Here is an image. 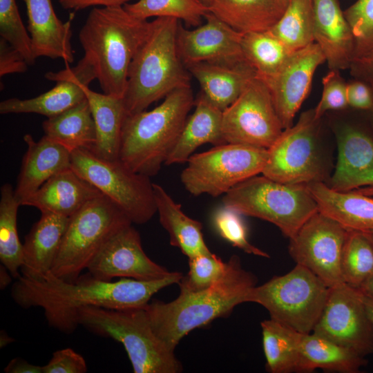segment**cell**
Segmentation results:
<instances>
[{"label":"cell","instance_id":"obj_21","mask_svg":"<svg viewBox=\"0 0 373 373\" xmlns=\"http://www.w3.org/2000/svg\"><path fill=\"white\" fill-rule=\"evenodd\" d=\"M314 42L329 70L349 69L354 58V37L338 0H312Z\"/></svg>","mask_w":373,"mask_h":373},{"label":"cell","instance_id":"obj_49","mask_svg":"<svg viewBox=\"0 0 373 373\" xmlns=\"http://www.w3.org/2000/svg\"><path fill=\"white\" fill-rule=\"evenodd\" d=\"M131 0H59L65 10H80L89 7H117L124 6Z\"/></svg>","mask_w":373,"mask_h":373},{"label":"cell","instance_id":"obj_41","mask_svg":"<svg viewBox=\"0 0 373 373\" xmlns=\"http://www.w3.org/2000/svg\"><path fill=\"white\" fill-rule=\"evenodd\" d=\"M0 36L19 50L28 65L37 57L32 40L21 20L16 0H0Z\"/></svg>","mask_w":373,"mask_h":373},{"label":"cell","instance_id":"obj_22","mask_svg":"<svg viewBox=\"0 0 373 373\" xmlns=\"http://www.w3.org/2000/svg\"><path fill=\"white\" fill-rule=\"evenodd\" d=\"M28 15V31L37 58L61 59L72 63L74 51L71 45V22L63 23L56 15L51 0H23Z\"/></svg>","mask_w":373,"mask_h":373},{"label":"cell","instance_id":"obj_43","mask_svg":"<svg viewBox=\"0 0 373 373\" xmlns=\"http://www.w3.org/2000/svg\"><path fill=\"white\" fill-rule=\"evenodd\" d=\"M354 41V58L373 49V0H356L344 11Z\"/></svg>","mask_w":373,"mask_h":373},{"label":"cell","instance_id":"obj_9","mask_svg":"<svg viewBox=\"0 0 373 373\" xmlns=\"http://www.w3.org/2000/svg\"><path fill=\"white\" fill-rule=\"evenodd\" d=\"M329 290L310 270L296 264L288 273L251 288L245 303L260 305L268 311L270 318L308 334L321 315Z\"/></svg>","mask_w":373,"mask_h":373},{"label":"cell","instance_id":"obj_18","mask_svg":"<svg viewBox=\"0 0 373 373\" xmlns=\"http://www.w3.org/2000/svg\"><path fill=\"white\" fill-rule=\"evenodd\" d=\"M204 20L193 30L186 29L181 21L179 22L177 46L186 68L199 63L233 66L246 61L241 47L243 34L209 11Z\"/></svg>","mask_w":373,"mask_h":373},{"label":"cell","instance_id":"obj_14","mask_svg":"<svg viewBox=\"0 0 373 373\" xmlns=\"http://www.w3.org/2000/svg\"><path fill=\"white\" fill-rule=\"evenodd\" d=\"M312 332L361 356L373 354V324L361 291L346 283L330 288Z\"/></svg>","mask_w":373,"mask_h":373},{"label":"cell","instance_id":"obj_16","mask_svg":"<svg viewBox=\"0 0 373 373\" xmlns=\"http://www.w3.org/2000/svg\"><path fill=\"white\" fill-rule=\"evenodd\" d=\"M94 278L112 281L115 278L151 281L172 274L144 252L141 238L132 224L113 233L91 260L87 269Z\"/></svg>","mask_w":373,"mask_h":373},{"label":"cell","instance_id":"obj_58","mask_svg":"<svg viewBox=\"0 0 373 373\" xmlns=\"http://www.w3.org/2000/svg\"><path fill=\"white\" fill-rule=\"evenodd\" d=\"M373 242V229L365 232Z\"/></svg>","mask_w":373,"mask_h":373},{"label":"cell","instance_id":"obj_23","mask_svg":"<svg viewBox=\"0 0 373 373\" xmlns=\"http://www.w3.org/2000/svg\"><path fill=\"white\" fill-rule=\"evenodd\" d=\"M23 140L28 148L15 189L20 203L53 175L71 169V153L59 143L46 135L36 142L30 134Z\"/></svg>","mask_w":373,"mask_h":373},{"label":"cell","instance_id":"obj_10","mask_svg":"<svg viewBox=\"0 0 373 373\" xmlns=\"http://www.w3.org/2000/svg\"><path fill=\"white\" fill-rule=\"evenodd\" d=\"M71 169L111 199L132 223L144 224L157 213L153 183L119 159L107 160L88 149L71 153Z\"/></svg>","mask_w":373,"mask_h":373},{"label":"cell","instance_id":"obj_38","mask_svg":"<svg viewBox=\"0 0 373 373\" xmlns=\"http://www.w3.org/2000/svg\"><path fill=\"white\" fill-rule=\"evenodd\" d=\"M124 8L142 20L151 17H171L193 27L200 26L209 12L208 6L200 0H138L125 4Z\"/></svg>","mask_w":373,"mask_h":373},{"label":"cell","instance_id":"obj_48","mask_svg":"<svg viewBox=\"0 0 373 373\" xmlns=\"http://www.w3.org/2000/svg\"><path fill=\"white\" fill-rule=\"evenodd\" d=\"M349 69L354 79L365 83L373 92V49L354 59Z\"/></svg>","mask_w":373,"mask_h":373},{"label":"cell","instance_id":"obj_39","mask_svg":"<svg viewBox=\"0 0 373 373\" xmlns=\"http://www.w3.org/2000/svg\"><path fill=\"white\" fill-rule=\"evenodd\" d=\"M341 269L343 282L356 288L373 274V242L365 232L348 231Z\"/></svg>","mask_w":373,"mask_h":373},{"label":"cell","instance_id":"obj_8","mask_svg":"<svg viewBox=\"0 0 373 373\" xmlns=\"http://www.w3.org/2000/svg\"><path fill=\"white\" fill-rule=\"evenodd\" d=\"M131 224L111 199L103 193L95 197L69 218L50 272L62 280L75 281L108 238Z\"/></svg>","mask_w":373,"mask_h":373},{"label":"cell","instance_id":"obj_30","mask_svg":"<svg viewBox=\"0 0 373 373\" xmlns=\"http://www.w3.org/2000/svg\"><path fill=\"white\" fill-rule=\"evenodd\" d=\"M153 185L160 222L169 236L170 244L188 258L211 252L204 240L202 223L187 216L162 186Z\"/></svg>","mask_w":373,"mask_h":373},{"label":"cell","instance_id":"obj_40","mask_svg":"<svg viewBox=\"0 0 373 373\" xmlns=\"http://www.w3.org/2000/svg\"><path fill=\"white\" fill-rule=\"evenodd\" d=\"M189 271L178 283L180 293L200 291L211 287L224 274L227 262L211 252L189 258Z\"/></svg>","mask_w":373,"mask_h":373},{"label":"cell","instance_id":"obj_44","mask_svg":"<svg viewBox=\"0 0 373 373\" xmlns=\"http://www.w3.org/2000/svg\"><path fill=\"white\" fill-rule=\"evenodd\" d=\"M323 93L321 98L314 108L316 119H321L329 111L346 108L347 82L340 75V70H329L322 79Z\"/></svg>","mask_w":373,"mask_h":373},{"label":"cell","instance_id":"obj_36","mask_svg":"<svg viewBox=\"0 0 373 373\" xmlns=\"http://www.w3.org/2000/svg\"><path fill=\"white\" fill-rule=\"evenodd\" d=\"M21 206L10 183L1 187L0 199V260L17 279L23 262V244L17 231V218Z\"/></svg>","mask_w":373,"mask_h":373},{"label":"cell","instance_id":"obj_26","mask_svg":"<svg viewBox=\"0 0 373 373\" xmlns=\"http://www.w3.org/2000/svg\"><path fill=\"white\" fill-rule=\"evenodd\" d=\"M318 211L347 231L365 232L373 229V195L355 190L338 191L323 182L307 184Z\"/></svg>","mask_w":373,"mask_h":373},{"label":"cell","instance_id":"obj_5","mask_svg":"<svg viewBox=\"0 0 373 373\" xmlns=\"http://www.w3.org/2000/svg\"><path fill=\"white\" fill-rule=\"evenodd\" d=\"M151 32L133 57L123 101L126 114L145 111L172 91L191 87L189 72L178 50L180 21L157 17Z\"/></svg>","mask_w":373,"mask_h":373},{"label":"cell","instance_id":"obj_4","mask_svg":"<svg viewBox=\"0 0 373 373\" xmlns=\"http://www.w3.org/2000/svg\"><path fill=\"white\" fill-rule=\"evenodd\" d=\"M194 101L191 87L181 88L151 111L126 114L119 159L136 173L157 175L175 147Z\"/></svg>","mask_w":373,"mask_h":373},{"label":"cell","instance_id":"obj_24","mask_svg":"<svg viewBox=\"0 0 373 373\" xmlns=\"http://www.w3.org/2000/svg\"><path fill=\"white\" fill-rule=\"evenodd\" d=\"M41 213L23 244L21 276L33 280H41L51 271L69 220L52 212Z\"/></svg>","mask_w":373,"mask_h":373},{"label":"cell","instance_id":"obj_59","mask_svg":"<svg viewBox=\"0 0 373 373\" xmlns=\"http://www.w3.org/2000/svg\"><path fill=\"white\" fill-rule=\"evenodd\" d=\"M203 3L209 6L211 0H200Z\"/></svg>","mask_w":373,"mask_h":373},{"label":"cell","instance_id":"obj_54","mask_svg":"<svg viewBox=\"0 0 373 373\" xmlns=\"http://www.w3.org/2000/svg\"><path fill=\"white\" fill-rule=\"evenodd\" d=\"M13 341L14 340L11 337L8 336V335H7L4 332H1L0 338L1 347L6 346Z\"/></svg>","mask_w":373,"mask_h":373},{"label":"cell","instance_id":"obj_27","mask_svg":"<svg viewBox=\"0 0 373 373\" xmlns=\"http://www.w3.org/2000/svg\"><path fill=\"white\" fill-rule=\"evenodd\" d=\"M195 110L188 117L181 135L165 164L186 162L201 145L227 143L222 131V111L200 91L194 101Z\"/></svg>","mask_w":373,"mask_h":373},{"label":"cell","instance_id":"obj_33","mask_svg":"<svg viewBox=\"0 0 373 373\" xmlns=\"http://www.w3.org/2000/svg\"><path fill=\"white\" fill-rule=\"evenodd\" d=\"M44 135L66 148L92 151L96 131L92 111L86 97L80 103L42 124Z\"/></svg>","mask_w":373,"mask_h":373},{"label":"cell","instance_id":"obj_17","mask_svg":"<svg viewBox=\"0 0 373 373\" xmlns=\"http://www.w3.org/2000/svg\"><path fill=\"white\" fill-rule=\"evenodd\" d=\"M338 157L327 184L338 191L373 186V131L365 115L360 121L335 122Z\"/></svg>","mask_w":373,"mask_h":373},{"label":"cell","instance_id":"obj_37","mask_svg":"<svg viewBox=\"0 0 373 373\" xmlns=\"http://www.w3.org/2000/svg\"><path fill=\"white\" fill-rule=\"evenodd\" d=\"M312 0H289L279 20L269 30L294 51L314 42Z\"/></svg>","mask_w":373,"mask_h":373},{"label":"cell","instance_id":"obj_6","mask_svg":"<svg viewBox=\"0 0 373 373\" xmlns=\"http://www.w3.org/2000/svg\"><path fill=\"white\" fill-rule=\"evenodd\" d=\"M79 325L124 347L135 373H178L182 365L155 333L144 308L112 309L85 307Z\"/></svg>","mask_w":373,"mask_h":373},{"label":"cell","instance_id":"obj_53","mask_svg":"<svg viewBox=\"0 0 373 373\" xmlns=\"http://www.w3.org/2000/svg\"><path fill=\"white\" fill-rule=\"evenodd\" d=\"M361 290V289H360ZM362 298L365 305L367 314L373 324V299L365 294L361 290Z\"/></svg>","mask_w":373,"mask_h":373},{"label":"cell","instance_id":"obj_19","mask_svg":"<svg viewBox=\"0 0 373 373\" xmlns=\"http://www.w3.org/2000/svg\"><path fill=\"white\" fill-rule=\"evenodd\" d=\"M325 57L315 42L294 50L274 75L260 78L268 87L283 129L293 125L297 111L309 93L318 66Z\"/></svg>","mask_w":373,"mask_h":373},{"label":"cell","instance_id":"obj_20","mask_svg":"<svg viewBox=\"0 0 373 373\" xmlns=\"http://www.w3.org/2000/svg\"><path fill=\"white\" fill-rule=\"evenodd\" d=\"M45 77L56 82L52 89L30 99L3 100L0 103V113H36L53 117L82 102L86 98L84 86L96 79L93 68L83 58L74 68L49 72Z\"/></svg>","mask_w":373,"mask_h":373},{"label":"cell","instance_id":"obj_52","mask_svg":"<svg viewBox=\"0 0 373 373\" xmlns=\"http://www.w3.org/2000/svg\"><path fill=\"white\" fill-rule=\"evenodd\" d=\"M373 299V274L358 288Z\"/></svg>","mask_w":373,"mask_h":373},{"label":"cell","instance_id":"obj_46","mask_svg":"<svg viewBox=\"0 0 373 373\" xmlns=\"http://www.w3.org/2000/svg\"><path fill=\"white\" fill-rule=\"evenodd\" d=\"M28 66L22 54L1 37L0 76L24 73L27 70Z\"/></svg>","mask_w":373,"mask_h":373},{"label":"cell","instance_id":"obj_55","mask_svg":"<svg viewBox=\"0 0 373 373\" xmlns=\"http://www.w3.org/2000/svg\"><path fill=\"white\" fill-rule=\"evenodd\" d=\"M365 119L373 131V108L369 111H363Z\"/></svg>","mask_w":373,"mask_h":373},{"label":"cell","instance_id":"obj_32","mask_svg":"<svg viewBox=\"0 0 373 373\" xmlns=\"http://www.w3.org/2000/svg\"><path fill=\"white\" fill-rule=\"evenodd\" d=\"M300 363L298 372L317 368L341 373H358L367 363L365 357L313 332L299 334Z\"/></svg>","mask_w":373,"mask_h":373},{"label":"cell","instance_id":"obj_50","mask_svg":"<svg viewBox=\"0 0 373 373\" xmlns=\"http://www.w3.org/2000/svg\"><path fill=\"white\" fill-rule=\"evenodd\" d=\"M6 373H43L42 366L29 363L24 359L11 360L4 369Z\"/></svg>","mask_w":373,"mask_h":373},{"label":"cell","instance_id":"obj_12","mask_svg":"<svg viewBox=\"0 0 373 373\" xmlns=\"http://www.w3.org/2000/svg\"><path fill=\"white\" fill-rule=\"evenodd\" d=\"M321 119L315 117L314 108L302 113L298 122L284 129L267 149L261 174L291 184L323 182L327 162L320 140Z\"/></svg>","mask_w":373,"mask_h":373},{"label":"cell","instance_id":"obj_25","mask_svg":"<svg viewBox=\"0 0 373 373\" xmlns=\"http://www.w3.org/2000/svg\"><path fill=\"white\" fill-rule=\"evenodd\" d=\"M102 193L72 169L53 175L21 205L34 207L70 218L88 201Z\"/></svg>","mask_w":373,"mask_h":373},{"label":"cell","instance_id":"obj_47","mask_svg":"<svg viewBox=\"0 0 373 373\" xmlns=\"http://www.w3.org/2000/svg\"><path fill=\"white\" fill-rule=\"evenodd\" d=\"M347 102L353 109L369 111L373 108V92L365 83L354 79L347 82Z\"/></svg>","mask_w":373,"mask_h":373},{"label":"cell","instance_id":"obj_1","mask_svg":"<svg viewBox=\"0 0 373 373\" xmlns=\"http://www.w3.org/2000/svg\"><path fill=\"white\" fill-rule=\"evenodd\" d=\"M182 277V273L173 271L167 277L151 281L124 278L104 281L87 273L69 282L49 272L41 280L20 276L12 285L11 296L24 309L42 308L49 326L70 334L79 325L78 313L83 307L144 308L155 294L167 286L178 284Z\"/></svg>","mask_w":373,"mask_h":373},{"label":"cell","instance_id":"obj_42","mask_svg":"<svg viewBox=\"0 0 373 373\" xmlns=\"http://www.w3.org/2000/svg\"><path fill=\"white\" fill-rule=\"evenodd\" d=\"M241 214L231 208L223 206L213 215V224L219 235L233 247L245 253L264 258L269 255L255 247L248 240L247 229Z\"/></svg>","mask_w":373,"mask_h":373},{"label":"cell","instance_id":"obj_29","mask_svg":"<svg viewBox=\"0 0 373 373\" xmlns=\"http://www.w3.org/2000/svg\"><path fill=\"white\" fill-rule=\"evenodd\" d=\"M95 125L96 141L92 151L107 160L119 159L122 131L126 111L123 99L99 93L84 86Z\"/></svg>","mask_w":373,"mask_h":373},{"label":"cell","instance_id":"obj_35","mask_svg":"<svg viewBox=\"0 0 373 373\" xmlns=\"http://www.w3.org/2000/svg\"><path fill=\"white\" fill-rule=\"evenodd\" d=\"M241 47L245 61L260 78L276 74L294 52L269 30L243 34Z\"/></svg>","mask_w":373,"mask_h":373},{"label":"cell","instance_id":"obj_11","mask_svg":"<svg viewBox=\"0 0 373 373\" xmlns=\"http://www.w3.org/2000/svg\"><path fill=\"white\" fill-rule=\"evenodd\" d=\"M267 149L225 143L193 154L180 174V180L191 195L218 197L242 181L262 173Z\"/></svg>","mask_w":373,"mask_h":373},{"label":"cell","instance_id":"obj_2","mask_svg":"<svg viewBox=\"0 0 373 373\" xmlns=\"http://www.w3.org/2000/svg\"><path fill=\"white\" fill-rule=\"evenodd\" d=\"M257 283L256 276L245 269L240 258L233 255L223 276L211 287L181 294L173 300H154L144 307L156 335L175 351L181 339L195 328L225 317L243 303Z\"/></svg>","mask_w":373,"mask_h":373},{"label":"cell","instance_id":"obj_57","mask_svg":"<svg viewBox=\"0 0 373 373\" xmlns=\"http://www.w3.org/2000/svg\"><path fill=\"white\" fill-rule=\"evenodd\" d=\"M278 1L282 8L285 10L289 3V0H278Z\"/></svg>","mask_w":373,"mask_h":373},{"label":"cell","instance_id":"obj_28","mask_svg":"<svg viewBox=\"0 0 373 373\" xmlns=\"http://www.w3.org/2000/svg\"><path fill=\"white\" fill-rule=\"evenodd\" d=\"M201 87V92L216 107L225 110L256 76L247 61L233 66L199 63L187 68Z\"/></svg>","mask_w":373,"mask_h":373},{"label":"cell","instance_id":"obj_15","mask_svg":"<svg viewBox=\"0 0 373 373\" xmlns=\"http://www.w3.org/2000/svg\"><path fill=\"white\" fill-rule=\"evenodd\" d=\"M347 233L318 211L289 238V253L296 264L307 268L332 288L345 283L341 260Z\"/></svg>","mask_w":373,"mask_h":373},{"label":"cell","instance_id":"obj_31","mask_svg":"<svg viewBox=\"0 0 373 373\" xmlns=\"http://www.w3.org/2000/svg\"><path fill=\"white\" fill-rule=\"evenodd\" d=\"M208 8L242 34L269 30L285 11L278 0H211Z\"/></svg>","mask_w":373,"mask_h":373},{"label":"cell","instance_id":"obj_3","mask_svg":"<svg viewBox=\"0 0 373 373\" xmlns=\"http://www.w3.org/2000/svg\"><path fill=\"white\" fill-rule=\"evenodd\" d=\"M151 28L152 21L135 17L124 6L91 10L79 40L104 93L123 98L131 63Z\"/></svg>","mask_w":373,"mask_h":373},{"label":"cell","instance_id":"obj_7","mask_svg":"<svg viewBox=\"0 0 373 373\" xmlns=\"http://www.w3.org/2000/svg\"><path fill=\"white\" fill-rule=\"evenodd\" d=\"M222 202L242 216L274 224L289 239L318 211L307 184L282 183L262 174L233 187L224 194Z\"/></svg>","mask_w":373,"mask_h":373},{"label":"cell","instance_id":"obj_51","mask_svg":"<svg viewBox=\"0 0 373 373\" xmlns=\"http://www.w3.org/2000/svg\"><path fill=\"white\" fill-rule=\"evenodd\" d=\"M12 275L8 269L1 264L0 265V288L4 289L12 281Z\"/></svg>","mask_w":373,"mask_h":373},{"label":"cell","instance_id":"obj_13","mask_svg":"<svg viewBox=\"0 0 373 373\" xmlns=\"http://www.w3.org/2000/svg\"><path fill=\"white\" fill-rule=\"evenodd\" d=\"M283 130L269 90L257 76L222 111V131L227 143L268 149Z\"/></svg>","mask_w":373,"mask_h":373},{"label":"cell","instance_id":"obj_34","mask_svg":"<svg viewBox=\"0 0 373 373\" xmlns=\"http://www.w3.org/2000/svg\"><path fill=\"white\" fill-rule=\"evenodd\" d=\"M266 367L271 373L298 372L299 334L271 318L260 323Z\"/></svg>","mask_w":373,"mask_h":373},{"label":"cell","instance_id":"obj_45","mask_svg":"<svg viewBox=\"0 0 373 373\" xmlns=\"http://www.w3.org/2000/svg\"><path fill=\"white\" fill-rule=\"evenodd\" d=\"M42 370L43 373H85L88 368L84 357L68 347L55 352Z\"/></svg>","mask_w":373,"mask_h":373},{"label":"cell","instance_id":"obj_56","mask_svg":"<svg viewBox=\"0 0 373 373\" xmlns=\"http://www.w3.org/2000/svg\"><path fill=\"white\" fill-rule=\"evenodd\" d=\"M354 190L362 194L373 195V186L363 187Z\"/></svg>","mask_w":373,"mask_h":373}]
</instances>
